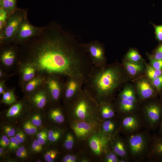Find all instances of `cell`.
Returning a JSON list of instances; mask_svg holds the SVG:
<instances>
[{
	"label": "cell",
	"instance_id": "1",
	"mask_svg": "<svg viewBox=\"0 0 162 162\" xmlns=\"http://www.w3.org/2000/svg\"><path fill=\"white\" fill-rule=\"evenodd\" d=\"M23 44L28 62L50 76L81 75L86 80L93 66L83 44L54 21L44 26L40 34Z\"/></svg>",
	"mask_w": 162,
	"mask_h": 162
},
{
	"label": "cell",
	"instance_id": "2",
	"mask_svg": "<svg viewBox=\"0 0 162 162\" xmlns=\"http://www.w3.org/2000/svg\"><path fill=\"white\" fill-rule=\"evenodd\" d=\"M124 80L122 70L116 63L93 66L83 88L98 103L111 101L115 91Z\"/></svg>",
	"mask_w": 162,
	"mask_h": 162
},
{
	"label": "cell",
	"instance_id": "3",
	"mask_svg": "<svg viewBox=\"0 0 162 162\" xmlns=\"http://www.w3.org/2000/svg\"><path fill=\"white\" fill-rule=\"evenodd\" d=\"M99 103L84 88L68 105L71 121L82 120L101 123L98 113Z\"/></svg>",
	"mask_w": 162,
	"mask_h": 162
},
{
	"label": "cell",
	"instance_id": "4",
	"mask_svg": "<svg viewBox=\"0 0 162 162\" xmlns=\"http://www.w3.org/2000/svg\"><path fill=\"white\" fill-rule=\"evenodd\" d=\"M152 135L145 128L125 136V139L130 161L140 162L146 161Z\"/></svg>",
	"mask_w": 162,
	"mask_h": 162
},
{
	"label": "cell",
	"instance_id": "5",
	"mask_svg": "<svg viewBox=\"0 0 162 162\" xmlns=\"http://www.w3.org/2000/svg\"><path fill=\"white\" fill-rule=\"evenodd\" d=\"M28 9L18 8L9 16L4 29L0 32V43H12L23 20L27 17Z\"/></svg>",
	"mask_w": 162,
	"mask_h": 162
},
{
	"label": "cell",
	"instance_id": "6",
	"mask_svg": "<svg viewBox=\"0 0 162 162\" xmlns=\"http://www.w3.org/2000/svg\"><path fill=\"white\" fill-rule=\"evenodd\" d=\"M140 113L144 121L145 128L155 131L159 128L162 118V104L156 101H150L140 108Z\"/></svg>",
	"mask_w": 162,
	"mask_h": 162
},
{
	"label": "cell",
	"instance_id": "7",
	"mask_svg": "<svg viewBox=\"0 0 162 162\" xmlns=\"http://www.w3.org/2000/svg\"><path fill=\"white\" fill-rule=\"evenodd\" d=\"M118 117L119 133L124 136L133 134L145 128L144 122L140 112Z\"/></svg>",
	"mask_w": 162,
	"mask_h": 162
},
{
	"label": "cell",
	"instance_id": "8",
	"mask_svg": "<svg viewBox=\"0 0 162 162\" xmlns=\"http://www.w3.org/2000/svg\"><path fill=\"white\" fill-rule=\"evenodd\" d=\"M101 124L94 122L77 120L71 121L70 125L75 136L83 140L99 131Z\"/></svg>",
	"mask_w": 162,
	"mask_h": 162
},
{
	"label": "cell",
	"instance_id": "9",
	"mask_svg": "<svg viewBox=\"0 0 162 162\" xmlns=\"http://www.w3.org/2000/svg\"><path fill=\"white\" fill-rule=\"evenodd\" d=\"M44 26L40 27L32 24L27 17L22 21L12 42L17 45H21L32 38L39 35L43 32Z\"/></svg>",
	"mask_w": 162,
	"mask_h": 162
},
{
	"label": "cell",
	"instance_id": "10",
	"mask_svg": "<svg viewBox=\"0 0 162 162\" xmlns=\"http://www.w3.org/2000/svg\"><path fill=\"white\" fill-rule=\"evenodd\" d=\"M64 85L63 94L67 104L69 103L82 89L86 78L77 75L68 76Z\"/></svg>",
	"mask_w": 162,
	"mask_h": 162
},
{
	"label": "cell",
	"instance_id": "11",
	"mask_svg": "<svg viewBox=\"0 0 162 162\" xmlns=\"http://www.w3.org/2000/svg\"><path fill=\"white\" fill-rule=\"evenodd\" d=\"M90 58L93 66L100 67L105 65L106 58L103 44L98 40L83 44Z\"/></svg>",
	"mask_w": 162,
	"mask_h": 162
},
{
	"label": "cell",
	"instance_id": "12",
	"mask_svg": "<svg viewBox=\"0 0 162 162\" xmlns=\"http://www.w3.org/2000/svg\"><path fill=\"white\" fill-rule=\"evenodd\" d=\"M88 139V144L91 149L98 156H103L110 147L111 140L100 130L90 136Z\"/></svg>",
	"mask_w": 162,
	"mask_h": 162
},
{
	"label": "cell",
	"instance_id": "13",
	"mask_svg": "<svg viewBox=\"0 0 162 162\" xmlns=\"http://www.w3.org/2000/svg\"><path fill=\"white\" fill-rule=\"evenodd\" d=\"M146 161L150 162H162V136L152 135Z\"/></svg>",
	"mask_w": 162,
	"mask_h": 162
},
{
	"label": "cell",
	"instance_id": "14",
	"mask_svg": "<svg viewBox=\"0 0 162 162\" xmlns=\"http://www.w3.org/2000/svg\"><path fill=\"white\" fill-rule=\"evenodd\" d=\"M119 133H117L111 139L110 143V148L120 158H124L128 162H129L130 160L125 139Z\"/></svg>",
	"mask_w": 162,
	"mask_h": 162
},
{
	"label": "cell",
	"instance_id": "15",
	"mask_svg": "<svg viewBox=\"0 0 162 162\" xmlns=\"http://www.w3.org/2000/svg\"><path fill=\"white\" fill-rule=\"evenodd\" d=\"M138 103L118 98L115 105L117 116L120 117L139 112L140 107Z\"/></svg>",
	"mask_w": 162,
	"mask_h": 162
},
{
	"label": "cell",
	"instance_id": "16",
	"mask_svg": "<svg viewBox=\"0 0 162 162\" xmlns=\"http://www.w3.org/2000/svg\"><path fill=\"white\" fill-rule=\"evenodd\" d=\"M47 80L46 84L50 96L54 101H57L63 94L64 85L56 75H50Z\"/></svg>",
	"mask_w": 162,
	"mask_h": 162
},
{
	"label": "cell",
	"instance_id": "17",
	"mask_svg": "<svg viewBox=\"0 0 162 162\" xmlns=\"http://www.w3.org/2000/svg\"><path fill=\"white\" fill-rule=\"evenodd\" d=\"M153 86L152 84H151L145 79H141L137 82V93L141 100L143 101L154 98L156 93Z\"/></svg>",
	"mask_w": 162,
	"mask_h": 162
},
{
	"label": "cell",
	"instance_id": "18",
	"mask_svg": "<svg viewBox=\"0 0 162 162\" xmlns=\"http://www.w3.org/2000/svg\"><path fill=\"white\" fill-rule=\"evenodd\" d=\"M119 120L118 116L103 120L101 123L100 131L111 140L119 133Z\"/></svg>",
	"mask_w": 162,
	"mask_h": 162
},
{
	"label": "cell",
	"instance_id": "19",
	"mask_svg": "<svg viewBox=\"0 0 162 162\" xmlns=\"http://www.w3.org/2000/svg\"><path fill=\"white\" fill-rule=\"evenodd\" d=\"M98 113L103 121L118 116L115 106L111 101H103L99 103Z\"/></svg>",
	"mask_w": 162,
	"mask_h": 162
},
{
	"label": "cell",
	"instance_id": "20",
	"mask_svg": "<svg viewBox=\"0 0 162 162\" xmlns=\"http://www.w3.org/2000/svg\"><path fill=\"white\" fill-rule=\"evenodd\" d=\"M5 46L2 48L1 51L0 59L1 62L5 65L9 66L12 65L14 63L16 57V48L15 46Z\"/></svg>",
	"mask_w": 162,
	"mask_h": 162
},
{
	"label": "cell",
	"instance_id": "21",
	"mask_svg": "<svg viewBox=\"0 0 162 162\" xmlns=\"http://www.w3.org/2000/svg\"><path fill=\"white\" fill-rule=\"evenodd\" d=\"M31 101L36 108L42 109L45 107L47 102L48 97L44 91L39 90L33 95Z\"/></svg>",
	"mask_w": 162,
	"mask_h": 162
},
{
	"label": "cell",
	"instance_id": "22",
	"mask_svg": "<svg viewBox=\"0 0 162 162\" xmlns=\"http://www.w3.org/2000/svg\"><path fill=\"white\" fill-rule=\"evenodd\" d=\"M143 64L133 62L126 59L123 62L128 73L132 76H136L142 71L144 67Z\"/></svg>",
	"mask_w": 162,
	"mask_h": 162
},
{
	"label": "cell",
	"instance_id": "23",
	"mask_svg": "<svg viewBox=\"0 0 162 162\" xmlns=\"http://www.w3.org/2000/svg\"><path fill=\"white\" fill-rule=\"evenodd\" d=\"M24 105L21 102L17 103L8 109L6 116L10 119H16L21 115L24 110Z\"/></svg>",
	"mask_w": 162,
	"mask_h": 162
},
{
	"label": "cell",
	"instance_id": "24",
	"mask_svg": "<svg viewBox=\"0 0 162 162\" xmlns=\"http://www.w3.org/2000/svg\"><path fill=\"white\" fill-rule=\"evenodd\" d=\"M36 69L34 65L28 62L23 67L22 70V77L23 80L28 82L34 76Z\"/></svg>",
	"mask_w": 162,
	"mask_h": 162
},
{
	"label": "cell",
	"instance_id": "25",
	"mask_svg": "<svg viewBox=\"0 0 162 162\" xmlns=\"http://www.w3.org/2000/svg\"><path fill=\"white\" fill-rule=\"evenodd\" d=\"M118 98L138 103V99L132 87L130 86H127L123 89L119 94Z\"/></svg>",
	"mask_w": 162,
	"mask_h": 162
},
{
	"label": "cell",
	"instance_id": "26",
	"mask_svg": "<svg viewBox=\"0 0 162 162\" xmlns=\"http://www.w3.org/2000/svg\"><path fill=\"white\" fill-rule=\"evenodd\" d=\"M49 116L51 120L58 124L63 123L65 120L62 111L59 107L51 109L49 112Z\"/></svg>",
	"mask_w": 162,
	"mask_h": 162
},
{
	"label": "cell",
	"instance_id": "27",
	"mask_svg": "<svg viewBox=\"0 0 162 162\" xmlns=\"http://www.w3.org/2000/svg\"><path fill=\"white\" fill-rule=\"evenodd\" d=\"M17 0H0V8H3L9 16L17 8Z\"/></svg>",
	"mask_w": 162,
	"mask_h": 162
},
{
	"label": "cell",
	"instance_id": "28",
	"mask_svg": "<svg viewBox=\"0 0 162 162\" xmlns=\"http://www.w3.org/2000/svg\"><path fill=\"white\" fill-rule=\"evenodd\" d=\"M126 60L130 62L143 63L144 59L136 50L130 49L125 55Z\"/></svg>",
	"mask_w": 162,
	"mask_h": 162
},
{
	"label": "cell",
	"instance_id": "29",
	"mask_svg": "<svg viewBox=\"0 0 162 162\" xmlns=\"http://www.w3.org/2000/svg\"><path fill=\"white\" fill-rule=\"evenodd\" d=\"M47 134L48 140L53 143L58 141L63 134L61 130L56 128H52L49 130Z\"/></svg>",
	"mask_w": 162,
	"mask_h": 162
},
{
	"label": "cell",
	"instance_id": "30",
	"mask_svg": "<svg viewBox=\"0 0 162 162\" xmlns=\"http://www.w3.org/2000/svg\"><path fill=\"white\" fill-rule=\"evenodd\" d=\"M43 81V79L40 77H34L28 81L25 87V89L27 92L33 91L41 84Z\"/></svg>",
	"mask_w": 162,
	"mask_h": 162
},
{
	"label": "cell",
	"instance_id": "31",
	"mask_svg": "<svg viewBox=\"0 0 162 162\" xmlns=\"http://www.w3.org/2000/svg\"><path fill=\"white\" fill-rule=\"evenodd\" d=\"M103 156V162H119L120 158L112 150L110 146Z\"/></svg>",
	"mask_w": 162,
	"mask_h": 162
},
{
	"label": "cell",
	"instance_id": "32",
	"mask_svg": "<svg viewBox=\"0 0 162 162\" xmlns=\"http://www.w3.org/2000/svg\"><path fill=\"white\" fill-rule=\"evenodd\" d=\"M75 134L68 132L65 136L63 142V146L64 148L68 150H71L73 148L75 143Z\"/></svg>",
	"mask_w": 162,
	"mask_h": 162
},
{
	"label": "cell",
	"instance_id": "33",
	"mask_svg": "<svg viewBox=\"0 0 162 162\" xmlns=\"http://www.w3.org/2000/svg\"><path fill=\"white\" fill-rule=\"evenodd\" d=\"M2 101L7 104H12L16 101V100L13 91H9L4 92L3 94Z\"/></svg>",
	"mask_w": 162,
	"mask_h": 162
},
{
	"label": "cell",
	"instance_id": "34",
	"mask_svg": "<svg viewBox=\"0 0 162 162\" xmlns=\"http://www.w3.org/2000/svg\"><path fill=\"white\" fill-rule=\"evenodd\" d=\"M147 75L152 81L162 74V70L156 69L151 65H147L146 69Z\"/></svg>",
	"mask_w": 162,
	"mask_h": 162
},
{
	"label": "cell",
	"instance_id": "35",
	"mask_svg": "<svg viewBox=\"0 0 162 162\" xmlns=\"http://www.w3.org/2000/svg\"><path fill=\"white\" fill-rule=\"evenodd\" d=\"M23 128L25 132L29 135L35 134L38 130L37 127L33 124L29 120L25 122L23 124Z\"/></svg>",
	"mask_w": 162,
	"mask_h": 162
},
{
	"label": "cell",
	"instance_id": "36",
	"mask_svg": "<svg viewBox=\"0 0 162 162\" xmlns=\"http://www.w3.org/2000/svg\"><path fill=\"white\" fill-rule=\"evenodd\" d=\"M58 154V151L56 150H50L45 153L44 159L47 162H53L56 158Z\"/></svg>",
	"mask_w": 162,
	"mask_h": 162
},
{
	"label": "cell",
	"instance_id": "37",
	"mask_svg": "<svg viewBox=\"0 0 162 162\" xmlns=\"http://www.w3.org/2000/svg\"><path fill=\"white\" fill-rule=\"evenodd\" d=\"M9 17L7 13L3 8H0V32L5 26Z\"/></svg>",
	"mask_w": 162,
	"mask_h": 162
},
{
	"label": "cell",
	"instance_id": "38",
	"mask_svg": "<svg viewBox=\"0 0 162 162\" xmlns=\"http://www.w3.org/2000/svg\"><path fill=\"white\" fill-rule=\"evenodd\" d=\"M149 59L151 66L158 70H162V60L157 59L152 57L151 55L148 54Z\"/></svg>",
	"mask_w": 162,
	"mask_h": 162
},
{
	"label": "cell",
	"instance_id": "39",
	"mask_svg": "<svg viewBox=\"0 0 162 162\" xmlns=\"http://www.w3.org/2000/svg\"><path fill=\"white\" fill-rule=\"evenodd\" d=\"M32 123L37 127L40 126L42 123V117L38 113L34 114L31 116L29 120Z\"/></svg>",
	"mask_w": 162,
	"mask_h": 162
},
{
	"label": "cell",
	"instance_id": "40",
	"mask_svg": "<svg viewBox=\"0 0 162 162\" xmlns=\"http://www.w3.org/2000/svg\"><path fill=\"white\" fill-rule=\"evenodd\" d=\"M154 29L155 38L159 42H162V25H156L152 23Z\"/></svg>",
	"mask_w": 162,
	"mask_h": 162
},
{
	"label": "cell",
	"instance_id": "41",
	"mask_svg": "<svg viewBox=\"0 0 162 162\" xmlns=\"http://www.w3.org/2000/svg\"><path fill=\"white\" fill-rule=\"evenodd\" d=\"M20 144L15 136L11 137L10 139V142L8 147L10 150H16L20 146Z\"/></svg>",
	"mask_w": 162,
	"mask_h": 162
},
{
	"label": "cell",
	"instance_id": "42",
	"mask_svg": "<svg viewBox=\"0 0 162 162\" xmlns=\"http://www.w3.org/2000/svg\"><path fill=\"white\" fill-rule=\"evenodd\" d=\"M4 132L8 137H11L15 135L16 131L15 128L10 125H5L3 127Z\"/></svg>",
	"mask_w": 162,
	"mask_h": 162
},
{
	"label": "cell",
	"instance_id": "43",
	"mask_svg": "<svg viewBox=\"0 0 162 162\" xmlns=\"http://www.w3.org/2000/svg\"><path fill=\"white\" fill-rule=\"evenodd\" d=\"M16 155L19 158H25L28 156V153L25 147L21 146L16 150Z\"/></svg>",
	"mask_w": 162,
	"mask_h": 162
},
{
	"label": "cell",
	"instance_id": "44",
	"mask_svg": "<svg viewBox=\"0 0 162 162\" xmlns=\"http://www.w3.org/2000/svg\"><path fill=\"white\" fill-rule=\"evenodd\" d=\"M43 146L37 139H35L32 144L31 149L34 152L39 153L42 151Z\"/></svg>",
	"mask_w": 162,
	"mask_h": 162
},
{
	"label": "cell",
	"instance_id": "45",
	"mask_svg": "<svg viewBox=\"0 0 162 162\" xmlns=\"http://www.w3.org/2000/svg\"><path fill=\"white\" fill-rule=\"evenodd\" d=\"M152 81L153 86L159 92L162 89V74Z\"/></svg>",
	"mask_w": 162,
	"mask_h": 162
},
{
	"label": "cell",
	"instance_id": "46",
	"mask_svg": "<svg viewBox=\"0 0 162 162\" xmlns=\"http://www.w3.org/2000/svg\"><path fill=\"white\" fill-rule=\"evenodd\" d=\"M151 55L155 59L162 60V42L160 43Z\"/></svg>",
	"mask_w": 162,
	"mask_h": 162
},
{
	"label": "cell",
	"instance_id": "47",
	"mask_svg": "<svg viewBox=\"0 0 162 162\" xmlns=\"http://www.w3.org/2000/svg\"><path fill=\"white\" fill-rule=\"evenodd\" d=\"M78 160V156L75 154H68L64 156L62 158L63 162H76Z\"/></svg>",
	"mask_w": 162,
	"mask_h": 162
},
{
	"label": "cell",
	"instance_id": "48",
	"mask_svg": "<svg viewBox=\"0 0 162 162\" xmlns=\"http://www.w3.org/2000/svg\"><path fill=\"white\" fill-rule=\"evenodd\" d=\"M15 136L21 144L23 143L26 139V136L24 133L20 130L17 131Z\"/></svg>",
	"mask_w": 162,
	"mask_h": 162
},
{
	"label": "cell",
	"instance_id": "49",
	"mask_svg": "<svg viewBox=\"0 0 162 162\" xmlns=\"http://www.w3.org/2000/svg\"><path fill=\"white\" fill-rule=\"evenodd\" d=\"M39 142L42 145H44L48 140L47 132H45L44 134L37 138Z\"/></svg>",
	"mask_w": 162,
	"mask_h": 162
},
{
	"label": "cell",
	"instance_id": "50",
	"mask_svg": "<svg viewBox=\"0 0 162 162\" xmlns=\"http://www.w3.org/2000/svg\"><path fill=\"white\" fill-rule=\"evenodd\" d=\"M10 142V139L8 138L2 143L0 144L1 147L3 148L8 147Z\"/></svg>",
	"mask_w": 162,
	"mask_h": 162
},
{
	"label": "cell",
	"instance_id": "51",
	"mask_svg": "<svg viewBox=\"0 0 162 162\" xmlns=\"http://www.w3.org/2000/svg\"><path fill=\"white\" fill-rule=\"evenodd\" d=\"M7 135H3L1 137L0 140V144L5 141L8 138Z\"/></svg>",
	"mask_w": 162,
	"mask_h": 162
},
{
	"label": "cell",
	"instance_id": "52",
	"mask_svg": "<svg viewBox=\"0 0 162 162\" xmlns=\"http://www.w3.org/2000/svg\"><path fill=\"white\" fill-rule=\"evenodd\" d=\"M4 83L3 82H1L0 84V94H3L4 92Z\"/></svg>",
	"mask_w": 162,
	"mask_h": 162
},
{
	"label": "cell",
	"instance_id": "53",
	"mask_svg": "<svg viewBox=\"0 0 162 162\" xmlns=\"http://www.w3.org/2000/svg\"><path fill=\"white\" fill-rule=\"evenodd\" d=\"M159 128V134L162 136V118Z\"/></svg>",
	"mask_w": 162,
	"mask_h": 162
},
{
	"label": "cell",
	"instance_id": "54",
	"mask_svg": "<svg viewBox=\"0 0 162 162\" xmlns=\"http://www.w3.org/2000/svg\"><path fill=\"white\" fill-rule=\"evenodd\" d=\"M80 161L82 162H90V161L88 158H82L80 160Z\"/></svg>",
	"mask_w": 162,
	"mask_h": 162
},
{
	"label": "cell",
	"instance_id": "55",
	"mask_svg": "<svg viewBox=\"0 0 162 162\" xmlns=\"http://www.w3.org/2000/svg\"><path fill=\"white\" fill-rule=\"evenodd\" d=\"M2 70H0V76L2 77Z\"/></svg>",
	"mask_w": 162,
	"mask_h": 162
}]
</instances>
